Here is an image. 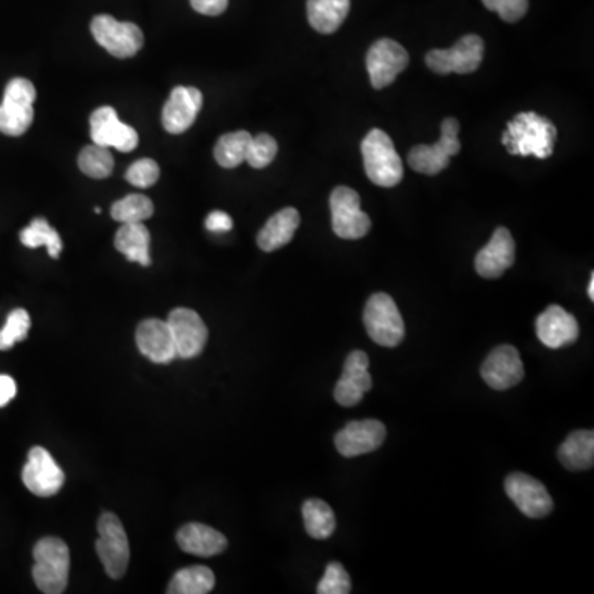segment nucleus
I'll return each instance as SVG.
<instances>
[{
    "label": "nucleus",
    "mask_w": 594,
    "mask_h": 594,
    "mask_svg": "<svg viewBox=\"0 0 594 594\" xmlns=\"http://www.w3.org/2000/svg\"><path fill=\"white\" fill-rule=\"evenodd\" d=\"M363 324L370 339L380 347L393 349L405 339V322L393 297L388 294L377 293L368 299Z\"/></svg>",
    "instance_id": "20e7f679"
},
{
    "label": "nucleus",
    "mask_w": 594,
    "mask_h": 594,
    "mask_svg": "<svg viewBox=\"0 0 594 594\" xmlns=\"http://www.w3.org/2000/svg\"><path fill=\"white\" fill-rule=\"evenodd\" d=\"M98 533L96 553L103 563L104 571L109 578L121 580L128 571L129 558H131L128 535L124 530L123 522L111 512H106L99 517Z\"/></svg>",
    "instance_id": "39448f33"
},
{
    "label": "nucleus",
    "mask_w": 594,
    "mask_h": 594,
    "mask_svg": "<svg viewBox=\"0 0 594 594\" xmlns=\"http://www.w3.org/2000/svg\"><path fill=\"white\" fill-rule=\"evenodd\" d=\"M136 344L141 354L154 363H170L177 357L174 337L167 321L146 319L136 330Z\"/></svg>",
    "instance_id": "412c9836"
},
{
    "label": "nucleus",
    "mask_w": 594,
    "mask_h": 594,
    "mask_svg": "<svg viewBox=\"0 0 594 594\" xmlns=\"http://www.w3.org/2000/svg\"><path fill=\"white\" fill-rule=\"evenodd\" d=\"M159 175H161V169H159L156 161H152V159H139V161L134 162L129 167L128 172H126V180H128L129 184L134 185V187L147 189V187H152V185L156 184L157 180H159Z\"/></svg>",
    "instance_id": "e433bc0d"
},
{
    "label": "nucleus",
    "mask_w": 594,
    "mask_h": 594,
    "mask_svg": "<svg viewBox=\"0 0 594 594\" xmlns=\"http://www.w3.org/2000/svg\"><path fill=\"white\" fill-rule=\"evenodd\" d=\"M91 33L106 52L116 58H131L144 45V35L136 24L118 22L111 15H96Z\"/></svg>",
    "instance_id": "9d476101"
},
{
    "label": "nucleus",
    "mask_w": 594,
    "mask_h": 594,
    "mask_svg": "<svg viewBox=\"0 0 594 594\" xmlns=\"http://www.w3.org/2000/svg\"><path fill=\"white\" fill-rule=\"evenodd\" d=\"M177 543L185 553L202 558L217 557L228 547L222 532L203 524L184 525L177 533Z\"/></svg>",
    "instance_id": "5701e85b"
},
{
    "label": "nucleus",
    "mask_w": 594,
    "mask_h": 594,
    "mask_svg": "<svg viewBox=\"0 0 594 594\" xmlns=\"http://www.w3.org/2000/svg\"><path fill=\"white\" fill-rule=\"evenodd\" d=\"M20 241L27 248H40L47 246L48 255L53 260H57L63 250V241L55 228L50 227V223L45 218H35L29 227L24 228L20 233Z\"/></svg>",
    "instance_id": "7c9ffc66"
},
{
    "label": "nucleus",
    "mask_w": 594,
    "mask_h": 594,
    "mask_svg": "<svg viewBox=\"0 0 594 594\" xmlns=\"http://www.w3.org/2000/svg\"><path fill=\"white\" fill-rule=\"evenodd\" d=\"M299 223H301V215H299L296 208H283L281 212L269 218L266 225L261 228L256 243L266 253L279 250V248H283V246L288 245L289 241L293 240L297 228H299Z\"/></svg>",
    "instance_id": "b1692460"
},
{
    "label": "nucleus",
    "mask_w": 594,
    "mask_h": 594,
    "mask_svg": "<svg viewBox=\"0 0 594 594\" xmlns=\"http://www.w3.org/2000/svg\"><path fill=\"white\" fill-rule=\"evenodd\" d=\"M459 121L446 118L441 123V137L433 146H416L408 154L411 169L425 175H436L449 165V159L461 152Z\"/></svg>",
    "instance_id": "0eeeda50"
},
{
    "label": "nucleus",
    "mask_w": 594,
    "mask_h": 594,
    "mask_svg": "<svg viewBox=\"0 0 594 594\" xmlns=\"http://www.w3.org/2000/svg\"><path fill=\"white\" fill-rule=\"evenodd\" d=\"M215 588V575L208 566L198 565L177 571L170 580L169 594H207Z\"/></svg>",
    "instance_id": "c85d7f7f"
},
{
    "label": "nucleus",
    "mask_w": 594,
    "mask_h": 594,
    "mask_svg": "<svg viewBox=\"0 0 594 594\" xmlns=\"http://www.w3.org/2000/svg\"><path fill=\"white\" fill-rule=\"evenodd\" d=\"M190 4H192L194 10H197L198 14L215 17V15L223 14L227 10L228 0H190Z\"/></svg>",
    "instance_id": "58836bf2"
},
{
    "label": "nucleus",
    "mask_w": 594,
    "mask_h": 594,
    "mask_svg": "<svg viewBox=\"0 0 594 594\" xmlns=\"http://www.w3.org/2000/svg\"><path fill=\"white\" fill-rule=\"evenodd\" d=\"M22 481L32 494L38 497H52L58 494L65 484V472L47 449L35 446L30 449L27 464L22 471Z\"/></svg>",
    "instance_id": "ddd939ff"
},
{
    "label": "nucleus",
    "mask_w": 594,
    "mask_h": 594,
    "mask_svg": "<svg viewBox=\"0 0 594 594\" xmlns=\"http://www.w3.org/2000/svg\"><path fill=\"white\" fill-rule=\"evenodd\" d=\"M362 156L368 179L378 187H395L403 179V161L395 144L382 129H372L362 141Z\"/></svg>",
    "instance_id": "7ed1b4c3"
},
{
    "label": "nucleus",
    "mask_w": 594,
    "mask_h": 594,
    "mask_svg": "<svg viewBox=\"0 0 594 594\" xmlns=\"http://www.w3.org/2000/svg\"><path fill=\"white\" fill-rule=\"evenodd\" d=\"M352 591V581L344 566L339 561H330L326 573L317 585L319 594H349Z\"/></svg>",
    "instance_id": "f704fd0d"
},
{
    "label": "nucleus",
    "mask_w": 594,
    "mask_h": 594,
    "mask_svg": "<svg viewBox=\"0 0 594 594\" xmlns=\"http://www.w3.org/2000/svg\"><path fill=\"white\" fill-rule=\"evenodd\" d=\"M32 575L38 590L45 594H62L70 575V550L62 538L45 537L33 547Z\"/></svg>",
    "instance_id": "f03ea898"
},
{
    "label": "nucleus",
    "mask_w": 594,
    "mask_h": 594,
    "mask_svg": "<svg viewBox=\"0 0 594 594\" xmlns=\"http://www.w3.org/2000/svg\"><path fill=\"white\" fill-rule=\"evenodd\" d=\"M332 230L342 240H360L372 228V220L360 208V195L349 187H337L330 194Z\"/></svg>",
    "instance_id": "6e6552de"
},
{
    "label": "nucleus",
    "mask_w": 594,
    "mask_h": 594,
    "mask_svg": "<svg viewBox=\"0 0 594 594\" xmlns=\"http://www.w3.org/2000/svg\"><path fill=\"white\" fill-rule=\"evenodd\" d=\"M154 213L151 198L146 195L131 194L118 200L111 208V215L119 223H142L149 220Z\"/></svg>",
    "instance_id": "473e14b6"
},
{
    "label": "nucleus",
    "mask_w": 594,
    "mask_h": 594,
    "mask_svg": "<svg viewBox=\"0 0 594 594\" xmlns=\"http://www.w3.org/2000/svg\"><path fill=\"white\" fill-rule=\"evenodd\" d=\"M484 58V40L479 35H466L448 50H431L426 65L438 75H467L479 68Z\"/></svg>",
    "instance_id": "1a4fd4ad"
},
{
    "label": "nucleus",
    "mask_w": 594,
    "mask_h": 594,
    "mask_svg": "<svg viewBox=\"0 0 594 594\" xmlns=\"http://www.w3.org/2000/svg\"><path fill=\"white\" fill-rule=\"evenodd\" d=\"M370 360L362 350L350 352L345 359L344 372L334 388V398L345 408L359 405L365 393L372 390V375L368 372Z\"/></svg>",
    "instance_id": "2eb2a0df"
},
{
    "label": "nucleus",
    "mask_w": 594,
    "mask_h": 594,
    "mask_svg": "<svg viewBox=\"0 0 594 594\" xmlns=\"http://www.w3.org/2000/svg\"><path fill=\"white\" fill-rule=\"evenodd\" d=\"M410 55L400 43L390 38H382L373 43L367 53V70L375 90H383L392 85L396 76L406 70Z\"/></svg>",
    "instance_id": "9b49d317"
},
{
    "label": "nucleus",
    "mask_w": 594,
    "mask_h": 594,
    "mask_svg": "<svg viewBox=\"0 0 594 594\" xmlns=\"http://www.w3.org/2000/svg\"><path fill=\"white\" fill-rule=\"evenodd\" d=\"M114 246L131 263L151 266V233L142 223H123L114 236Z\"/></svg>",
    "instance_id": "393cba45"
},
{
    "label": "nucleus",
    "mask_w": 594,
    "mask_h": 594,
    "mask_svg": "<svg viewBox=\"0 0 594 594\" xmlns=\"http://www.w3.org/2000/svg\"><path fill=\"white\" fill-rule=\"evenodd\" d=\"M482 4L492 12H497L500 19L509 24L524 19L528 10V0H482Z\"/></svg>",
    "instance_id": "4c0bfd02"
},
{
    "label": "nucleus",
    "mask_w": 594,
    "mask_h": 594,
    "mask_svg": "<svg viewBox=\"0 0 594 594\" xmlns=\"http://www.w3.org/2000/svg\"><path fill=\"white\" fill-rule=\"evenodd\" d=\"M505 492L528 519H543L552 514V495L548 494L547 487L535 477L524 472H514L505 479Z\"/></svg>",
    "instance_id": "f8f14e48"
},
{
    "label": "nucleus",
    "mask_w": 594,
    "mask_h": 594,
    "mask_svg": "<svg viewBox=\"0 0 594 594\" xmlns=\"http://www.w3.org/2000/svg\"><path fill=\"white\" fill-rule=\"evenodd\" d=\"M558 131L552 121L537 113H520L502 134V144L512 156L548 159L557 142Z\"/></svg>",
    "instance_id": "f257e3e1"
},
{
    "label": "nucleus",
    "mask_w": 594,
    "mask_h": 594,
    "mask_svg": "<svg viewBox=\"0 0 594 594\" xmlns=\"http://www.w3.org/2000/svg\"><path fill=\"white\" fill-rule=\"evenodd\" d=\"M387 438V428L382 421H350L344 429L335 434V448L344 458H357L373 453Z\"/></svg>",
    "instance_id": "dca6fc26"
},
{
    "label": "nucleus",
    "mask_w": 594,
    "mask_h": 594,
    "mask_svg": "<svg viewBox=\"0 0 594 594\" xmlns=\"http://www.w3.org/2000/svg\"><path fill=\"white\" fill-rule=\"evenodd\" d=\"M167 324L174 337L179 359H194L202 354L207 345L208 329L197 312L187 307H177L170 312Z\"/></svg>",
    "instance_id": "4468645a"
},
{
    "label": "nucleus",
    "mask_w": 594,
    "mask_h": 594,
    "mask_svg": "<svg viewBox=\"0 0 594 594\" xmlns=\"http://www.w3.org/2000/svg\"><path fill=\"white\" fill-rule=\"evenodd\" d=\"M278 154V142L269 134H260V136L251 139L250 149L246 154V162L255 167V169H264L274 161Z\"/></svg>",
    "instance_id": "c9c22d12"
},
{
    "label": "nucleus",
    "mask_w": 594,
    "mask_h": 594,
    "mask_svg": "<svg viewBox=\"0 0 594 594\" xmlns=\"http://www.w3.org/2000/svg\"><path fill=\"white\" fill-rule=\"evenodd\" d=\"M91 139L98 146L114 147L121 152H131L139 144L136 129L121 123L116 109L103 106L91 114Z\"/></svg>",
    "instance_id": "f3484780"
},
{
    "label": "nucleus",
    "mask_w": 594,
    "mask_h": 594,
    "mask_svg": "<svg viewBox=\"0 0 594 594\" xmlns=\"http://www.w3.org/2000/svg\"><path fill=\"white\" fill-rule=\"evenodd\" d=\"M203 96L194 86H177L170 93L164 109L162 124L170 134H182L192 128L202 109Z\"/></svg>",
    "instance_id": "6ab92c4d"
},
{
    "label": "nucleus",
    "mask_w": 594,
    "mask_h": 594,
    "mask_svg": "<svg viewBox=\"0 0 594 594\" xmlns=\"http://www.w3.org/2000/svg\"><path fill=\"white\" fill-rule=\"evenodd\" d=\"M205 227H207L208 231H213V233H225V231H230L233 228V220H231L228 213L217 210V212L208 215L207 220H205Z\"/></svg>",
    "instance_id": "ea45409f"
},
{
    "label": "nucleus",
    "mask_w": 594,
    "mask_h": 594,
    "mask_svg": "<svg viewBox=\"0 0 594 594\" xmlns=\"http://www.w3.org/2000/svg\"><path fill=\"white\" fill-rule=\"evenodd\" d=\"M588 296H590L591 301H594V274H591L590 286H588Z\"/></svg>",
    "instance_id": "79ce46f5"
},
{
    "label": "nucleus",
    "mask_w": 594,
    "mask_h": 594,
    "mask_svg": "<svg viewBox=\"0 0 594 594\" xmlns=\"http://www.w3.org/2000/svg\"><path fill=\"white\" fill-rule=\"evenodd\" d=\"M251 139H253V136L246 131L223 134L218 139L217 146L213 149L215 161L225 169H235L238 165L246 162V154L250 149Z\"/></svg>",
    "instance_id": "c756f323"
},
{
    "label": "nucleus",
    "mask_w": 594,
    "mask_h": 594,
    "mask_svg": "<svg viewBox=\"0 0 594 594\" xmlns=\"http://www.w3.org/2000/svg\"><path fill=\"white\" fill-rule=\"evenodd\" d=\"M302 519L306 532L316 540H327L332 537L337 527L334 510L321 499H309L302 505Z\"/></svg>",
    "instance_id": "cd10ccee"
},
{
    "label": "nucleus",
    "mask_w": 594,
    "mask_h": 594,
    "mask_svg": "<svg viewBox=\"0 0 594 594\" xmlns=\"http://www.w3.org/2000/svg\"><path fill=\"white\" fill-rule=\"evenodd\" d=\"M558 461L568 471H586L594 464V433L591 429H580L565 439L558 449Z\"/></svg>",
    "instance_id": "a878e982"
},
{
    "label": "nucleus",
    "mask_w": 594,
    "mask_h": 594,
    "mask_svg": "<svg viewBox=\"0 0 594 594\" xmlns=\"http://www.w3.org/2000/svg\"><path fill=\"white\" fill-rule=\"evenodd\" d=\"M481 375L489 387L499 392L519 385L525 377L519 350L514 345H500L492 350L486 362L482 363Z\"/></svg>",
    "instance_id": "a211bd4d"
},
{
    "label": "nucleus",
    "mask_w": 594,
    "mask_h": 594,
    "mask_svg": "<svg viewBox=\"0 0 594 594\" xmlns=\"http://www.w3.org/2000/svg\"><path fill=\"white\" fill-rule=\"evenodd\" d=\"M30 321L29 312L25 309H14L10 312L5 326L0 330V350H9L14 347L15 344H19L25 337L29 335Z\"/></svg>",
    "instance_id": "72a5a7b5"
},
{
    "label": "nucleus",
    "mask_w": 594,
    "mask_h": 594,
    "mask_svg": "<svg viewBox=\"0 0 594 594\" xmlns=\"http://www.w3.org/2000/svg\"><path fill=\"white\" fill-rule=\"evenodd\" d=\"M515 241L507 228L494 231L491 241L476 256V271L486 279H497L514 264Z\"/></svg>",
    "instance_id": "4be33fe9"
},
{
    "label": "nucleus",
    "mask_w": 594,
    "mask_h": 594,
    "mask_svg": "<svg viewBox=\"0 0 594 594\" xmlns=\"http://www.w3.org/2000/svg\"><path fill=\"white\" fill-rule=\"evenodd\" d=\"M78 167L91 179H106L113 174V154L109 151V147L98 146L93 142L91 146L83 147V151L78 156Z\"/></svg>",
    "instance_id": "2f4dec72"
},
{
    "label": "nucleus",
    "mask_w": 594,
    "mask_h": 594,
    "mask_svg": "<svg viewBox=\"0 0 594 594\" xmlns=\"http://www.w3.org/2000/svg\"><path fill=\"white\" fill-rule=\"evenodd\" d=\"M350 12V0H307V20L319 33H334Z\"/></svg>",
    "instance_id": "bb28decb"
},
{
    "label": "nucleus",
    "mask_w": 594,
    "mask_h": 594,
    "mask_svg": "<svg viewBox=\"0 0 594 594\" xmlns=\"http://www.w3.org/2000/svg\"><path fill=\"white\" fill-rule=\"evenodd\" d=\"M538 339L548 349L558 350L566 345L575 344L580 335V326L575 316L563 307L553 304L537 317L535 322Z\"/></svg>",
    "instance_id": "aec40b11"
},
{
    "label": "nucleus",
    "mask_w": 594,
    "mask_h": 594,
    "mask_svg": "<svg viewBox=\"0 0 594 594\" xmlns=\"http://www.w3.org/2000/svg\"><path fill=\"white\" fill-rule=\"evenodd\" d=\"M37 91L32 81L14 78L5 88L4 101L0 104V132L5 136L19 137L29 131L33 121V101Z\"/></svg>",
    "instance_id": "423d86ee"
},
{
    "label": "nucleus",
    "mask_w": 594,
    "mask_h": 594,
    "mask_svg": "<svg viewBox=\"0 0 594 594\" xmlns=\"http://www.w3.org/2000/svg\"><path fill=\"white\" fill-rule=\"evenodd\" d=\"M17 395V383L10 375H0V408L9 405Z\"/></svg>",
    "instance_id": "a19ab883"
}]
</instances>
